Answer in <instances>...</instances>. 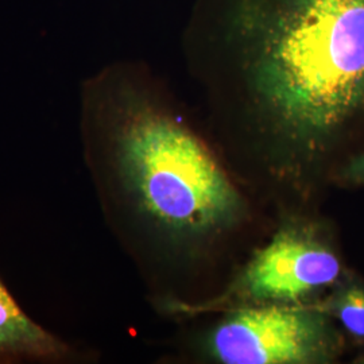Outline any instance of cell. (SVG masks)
<instances>
[{
    "mask_svg": "<svg viewBox=\"0 0 364 364\" xmlns=\"http://www.w3.org/2000/svg\"><path fill=\"white\" fill-rule=\"evenodd\" d=\"M336 314L352 336L364 338V287L346 289L336 299Z\"/></svg>",
    "mask_w": 364,
    "mask_h": 364,
    "instance_id": "obj_6",
    "label": "cell"
},
{
    "mask_svg": "<svg viewBox=\"0 0 364 364\" xmlns=\"http://www.w3.org/2000/svg\"><path fill=\"white\" fill-rule=\"evenodd\" d=\"M82 103L107 126L117 176L151 220L193 232L237 213L239 196L204 144L151 96L103 76L85 85Z\"/></svg>",
    "mask_w": 364,
    "mask_h": 364,
    "instance_id": "obj_2",
    "label": "cell"
},
{
    "mask_svg": "<svg viewBox=\"0 0 364 364\" xmlns=\"http://www.w3.org/2000/svg\"><path fill=\"white\" fill-rule=\"evenodd\" d=\"M225 33L282 130L326 138L363 112L364 0H234Z\"/></svg>",
    "mask_w": 364,
    "mask_h": 364,
    "instance_id": "obj_1",
    "label": "cell"
},
{
    "mask_svg": "<svg viewBox=\"0 0 364 364\" xmlns=\"http://www.w3.org/2000/svg\"><path fill=\"white\" fill-rule=\"evenodd\" d=\"M326 328L312 312L264 308L237 313L215 332V355L227 364L304 363L326 346Z\"/></svg>",
    "mask_w": 364,
    "mask_h": 364,
    "instance_id": "obj_3",
    "label": "cell"
},
{
    "mask_svg": "<svg viewBox=\"0 0 364 364\" xmlns=\"http://www.w3.org/2000/svg\"><path fill=\"white\" fill-rule=\"evenodd\" d=\"M72 353L65 341L23 312L0 278V363L63 362Z\"/></svg>",
    "mask_w": 364,
    "mask_h": 364,
    "instance_id": "obj_5",
    "label": "cell"
},
{
    "mask_svg": "<svg viewBox=\"0 0 364 364\" xmlns=\"http://www.w3.org/2000/svg\"><path fill=\"white\" fill-rule=\"evenodd\" d=\"M348 181L364 183V154L355 158L343 174Z\"/></svg>",
    "mask_w": 364,
    "mask_h": 364,
    "instance_id": "obj_7",
    "label": "cell"
},
{
    "mask_svg": "<svg viewBox=\"0 0 364 364\" xmlns=\"http://www.w3.org/2000/svg\"><path fill=\"white\" fill-rule=\"evenodd\" d=\"M341 267L326 246L296 235H281L252 260L248 293L257 299H296L333 284Z\"/></svg>",
    "mask_w": 364,
    "mask_h": 364,
    "instance_id": "obj_4",
    "label": "cell"
}]
</instances>
